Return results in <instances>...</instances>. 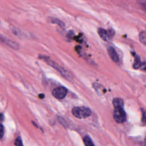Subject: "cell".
Masks as SVG:
<instances>
[{
  "instance_id": "1",
  "label": "cell",
  "mask_w": 146,
  "mask_h": 146,
  "mask_svg": "<svg viewBox=\"0 0 146 146\" xmlns=\"http://www.w3.org/2000/svg\"><path fill=\"white\" fill-rule=\"evenodd\" d=\"M39 58L44 60L46 63H47L48 65L56 70L58 72H59L63 76H64L65 78L69 80H73V76L67 70H66L64 67L60 66L59 64L56 63L55 61L50 59L48 56L43 55H39Z\"/></svg>"
},
{
  "instance_id": "2",
  "label": "cell",
  "mask_w": 146,
  "mask_h": 146,
  "mask_svg": "<svg viewBox=\"0 0 146 146\" xmlns=\"http://www.w3.org/2000/svg\"><path fill=\"white\" fill-rule=\"evenodd\" d=\"M72 113L78 119H84L91 115V111L86 107H75L72 108Z\"/></svg>"
},
{
  "instance_id": "3",
  "label": "cell",
  "mask_w": 146,
  "mask_h": 146,
  "mask_svg": "<svg viewBox=\"0 0 146 146\" xmlns=\"http://www.w3.org/2000/svg\"><path fill=\"white\" fill-rule=\"evenodd\" d=\"M113 118L117 123H123L126 121L127 116L123 108H115L113 112Z\"/></svg>"
},
{
  "instance_id": "4",
  "label": "cell",
  "mask_w": 146,
  "mask_h": 146,
  "mask_svg": "<svg viewBox=\"0 0 146 146\" xmlns=\"http://www.w3.org/2000/svg\"><path fill=\"white\" fill-rule=\"evenodd\" d=\"M0 43L15 50H18L20 48L19 44L18 43L1 34H0Z\"/></svg>"
},
{
  "instance_id": "5",
  "label": "cell",
  "mask_w": 146,
  "mask_h": 146,
  "mask_svg": "<svg viewBox=\"0 0 146 146\" xmlns=\"http://www.w3.org/2000/svg\"><path fill=\"white\" fill-rule=\"evenodd\" d=\"M52 95L56 99H62L67 94V89L64 87L60 86L54 89L52 92Z\"/></svg>"
},
{
  "instance_id": "6",
  "label": "cell",
  "mask_w": 146,
  "mask_h": 146,
  "mask_svg": "<svg viewBox=\"0 0 146 146\" xmlns=\"http://www.w3.org/2000/svg\"><path fill=\"white\" fill-rule=\"evenodd\" d=\"M107 51H108L110 57L114 62L117 63L119 61V56L113 47H112L111 46H109L107 48Z\"/></svg>"
},
{
  "instance_id": "7",
  "label": "cell",
  "mask_w": 146,
  "mask_h": 146,
  "mask_svg": "<svg viewBox=\"0 0 146 146\" xmlns=\"http://www.w3.org/2000/svg\"><path fill=\"white\" fill-rule=\"evenodd\" d=\"M98 33L100 37L105 41H108L109 39H111L108 34V31L103 28H99L98 29Z\"/></svg>"
},
{
  "instance_id": "8",
  "label": "cell",
  "mask_w": 146,
  "mask_h": 146,
  "mask_svg": "<svg viewBox=\"0 0 146 146\" xmlns=\"http://www.w3.org/2000/svg\"><path fill=\"white\" fill-rule=\"evenodd\" d=\"M112 104L115 108H123L124 102L123 100L120 98H115L112 100Z\"/></svg>"
},
{
  "instance_id": "9",
  "label": "cell",
  "mask_w": 146,
  "mask_h": 146,
  "mask_svg": "<svg viewBox=\"0 0 146 146\" xmlns=\"http://www.w3.org/2000/svg\"><path fill=\"white\" fill-rule=\"evenodd\" d=\"M93 87L95 91L97 92L98 94L102 95L106 92V90L99 83H95L93 84Z\"/></svg>"
},
{
  "instance_id": "10",
  "label": "cell",
  "mask_w": 146,
  "mask_h": 146,
  "mask_svg": "<svg viewBox=\"0 0 146 146\" xmlns=\"http://www.w3.org/2000/svg\"><path fill=\"white\" fill-rule=\"evenodd\" d=\"M48 21L51 23H54V24H56L58 25L59 26L61 27H64L65 26V24L64 23V22L63 21H62L61 20L56 18H54V17H48Z\"/></svg>"
},
{
  "instance_id": "11",
  "label": "cell",
  "mask_w": 146,
  "mask_h": 146,
  "mask_svg": "<svg viewBox=\"0 0 146 146\" xmlns=\"http://www.w3.org/2000/svg\"><path fill=\"white\" fill-rule=\"evenodd\" d=\"M141 60H140V58L139 55H136L135 56V59H134V63L133 64V68L135 69H138L139 68H140V66H141Z\"/></svg>"
},
{
  "instance_id": "12",
  "label": "cell",
  "mask_w": 146,
  "mask_h": 146,
  "mask_svg": "<svg viewBox=\"0 0 146 146\" xmlns=\"http://www.w3.org/2000/svg\"><path fill=\"white\" fill-rule=\"evenodd\" d=\"M83 142L85 146H95L91 139L88 136H86L84 137Z\"/></svg>"
},
{
  "instance_id": "13",
  "label": "cell",
  "mask_w": 146,
  "mask_h": 146,
  "mask_svg": "<svg viewBox=\"0 0 146 146\" xmlns=\"http://www.w3.org/2000/svg\"><path fill=\"white\" fill-rule=\"evenodd\" d=\"M140 41L145 46H146V31H141L139 35Z\"/></svg>"
},
{
  "instance_id": "14",
  "label": "cell",
  "mask_w": 146,
  "mask_h": 146,
  "mask_svg": "<svg viewBox=\"0 0 146 146\" xmlns=\"http://www.w3.org/2000/svg\"><path fill=\"white\" fill-rule=\"evenodd\" d=\"M141 7L146 12V0H137Z\"/></svg>"
},
{
  "instance_id": "15",
  "label": "cell",
  "mask_w": 146,
  "mask_h": 146,
  "mask_svg": "<svg viewBox=\"0 0 146 146\" xmlns=\"http://www.w3.org/2000/svg\"><path fill=\"white\" fill-rule=\"evenodd\" d=\"M14 144H15V146H23L22 139L20 136L18 137L16 139V140H15V142H14Z\"/></svg>"
},
{
  "instance_id": "16",
  "label": "cell",
  "mask_w": 146,
  "mask_h": 146,
  "mask_svg": "<svg viewBox=\"0 0 146 146\" xmlns=\"http://www.w3.org/2000/svg\"><path fill=\"white\" fill-rule=\"evenodd\" d=\"M5 128L2 124H0V139H2L4 135Z\"/></svg>"
},
{
  "instance_id": "17",
  "label": "cell",
  "mask_w": 146,
  "mask_h": 146,
  "mask_svg": "<svg viewBox=\"0 0 146 146\" xmlns=\"http://www.w3.org/2000/svg\"><path fill=\"white\" fill-rule=\"evenodd\" d=\"M140 68L142 70H144V71L146 72V62H144L141 63Z\"/></svg>"
},
{
  "instance_id": "18",
  "label": "cell",
  "mask_w": 146,
  "mask_h": 146,
  "mask_svg": "<svg viewBox=\"0 0 146 146\" xmlns=\"http://www.w3.org/2000/svg\"><path fill=\"white\" fill-rule=\"evenodd\" d=\"M143 121L146 124V113L145 112H143Z\"/></svg>"
},
{
  "instance_id": "19",
  "label": "cell",
  "mask_w": 146,
  "mask_h": 146,
  "mask_svg": "<svg viewBox=\"0 0 146 146\" xmlns=\"http://www.w3.org/2000/svg\"><path fill=\"white\" fill-rule=\"evenodd\" d=\"M4 120V115L2 113H0V122H2Z\"/></svg>"
},
{
  "instance_id": "20",
  "label": "cell",
  "mask_w": 146,
  "mask_h": 146,
  "mask_svg": "<svg viewBox=\"0 0 146 146\" xmlns=\"http://www.w3.org/2000/svg\"><path fill=\"white\" fill-rule=\"evenodd\" d=\"M39 97L40 99H43V98H44V95L43 94H40V95H39Z\"/></svg>"
},
{
  "instance_id": "21",
  "label": "cell",
  "mask_w": 146,
  "mask_h": 146,
  "mask_svg": "<svg viewBox=\"0 0 146 146\" xmlns=\"http://www.w3.org/2000/svg\"><path fill=\"white\" fill-rule=\"evenodd\" d=\"M145 145H146V139L145 140Z\"/></svg>"
}]
</instances>
